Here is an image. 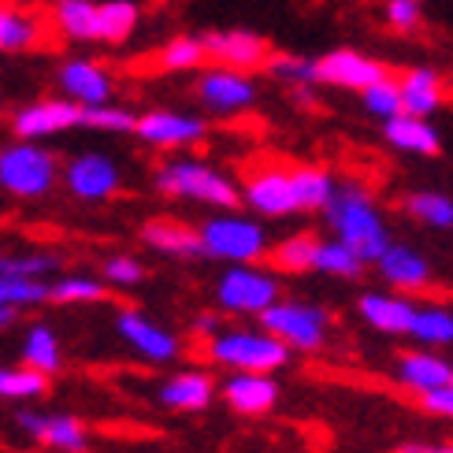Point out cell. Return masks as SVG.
Returning a JSON list of instances; mask_svg holds the SVG:
<instances>
[{
  "instance_id": "1",
  "label": "cell",
  "mask_w": 453,
  "mask_h": 453,
  "mask_svg": "<svg viewBox=\"0 0 453 453\" xmlns=\"http://www.w3.org/2000/svg\"><path fill=\"white\" fill-rule=\"evenodd\" d=\"M324 209H327V219L334 226L338 242H346L365 264L375 260L390 245L387 223L361 186H334V194L327 197Z\"/></svg>"
},
{
  "instance_id": "2",
  "label": "cell",
  "mask_w": 453,
  "mask_h": 453,
  "mask_svg": "<svg viewBox=\"0 0 453 453\" xmlns=\"http://www.w3.org/2000/svg\"><path fill=\"white\" fill-rule=\"evenodd\" d=\"M157 186L172 197H190V201H204V204H216V209H234L242 201L238 186L219 175L216 167L209 164H197V160H175V164H164L157 172Z\"/></svg>"
},
{
  "instance_id": "3",
  "label": "cell",
  "mask_w": 453,
  "mask_h": 453,
  "mask_svg": "<svg viewBox=\"0 0 453 453\" xmlns=\"http://www.w3.org/2000/svg\"><path fill=\"white\" fill-rule=\"evenodd\" d=\"M209 357L216 365L238 372H272L290 361V346H282L268 331H216L209 342Z\"/></svg>"
},
{
  "instance_id": "4",
  "label": "cell",
  "mask_w": 453,
  "mask_h": 453,
  "mask_svg": "<svg viewBox=\"0 0 453 453\" xmlns=\"http://www.w3.org/2000/svg\"><path fill=\"white\" fill-rule=\"evenodd\" d=\"M56 182V157L34 142L8 145L0 153V190L15 197H42Z\"/></svg>"
},
{
  "instance_id": "5",
  "label": "cell",
  "mask_w": 453,
  "mask_h": 453,
  "mask_svg": "<svg viewBox=\"0 0 453 453\" xmlns=\"http://www.w3.org/2000/svg\"><path fill=\"white\" fill-rule=\"evenodd\" d=\"M201 238V253L219 257V260H234V264H253L268 253V234L264 226L242 216H216L197 231Z\"/></svg>"
},
{
  "instance_id": "6",
  "label": "cell",
  "mask_w": 453,
  "mask_h": 453,
  "mask_svg": "<svg viewBox=\"0 0 453 453\" xmlns=\"http://www.w3.org/2000/svg\"><path fill=\"white\" fill-rule=\"evenodd\" d=\"M260 319H264V331L275 334L290 349H316L327 338V312L305 305V301H272L260 312Z\"/></svg>"
},
{
  "instance_id": "7",
  "label": "cell",
  "mask_w": 453,
  "mask_h": 453,
  "mask_svg": "<svg viewBox=\"0 0 453 453\" xmlns=\"http://www.w3.org/2000/svg\"><path fill=\"white\" fill-rule=\"evenodd\" d=\"M216 297H219V305L231 309V312L260 316L272 301H279V282L268 272L250 268V264H238V268H231L219 279Z\"/></svg>"
},
{
  "instance_id": "8",
  "label": "cell",
  "mask_w": 453,
  "mask_h": 453,
  "mask_svg": "<svg viewBox=\"0 0 453 453\" xmlns=\"http://www.w3.org/2000/svg\"><path fill=\"white\" fill-rule=\"evenodd\" d=\"M201 45H204V56H209V60H216L219 67H231V71H260L272 56V45L250 30L204 34Z\"/></svg>"
},
{
  "instance_id": "9",
  "label": "cell",
  "mask_w": 453,
  "mask_h": 453,
  "mask_svg": "<svg viewBox=\"0 0 453 453\" xmlns=\"http://www.w3.org/2000/svg\"><path fill=\"white\" fill-rule=\"evenodd\" d=\"M387 67L380 60H368V56L353 52V49H338L327 52L324 60H316V82L324 86H342V89H365L372 82L387 79Z\"/></svg>"
},
{
  "instance_id": "10",
  "label": "cell",
  "mask_w": 453,
  "mask_h": 453,
  "mask_svg": "<svg viewBox=\"0 0 453 453\" xmlns=\"http://www.w3.org/2000/svg\"><path fill=\"white\" fill-rule=\"evenodd\" d=\"M67 190L82 201H104L119 190V167L101 153H82L67 164Z\"/></svg>"
},
{
  "instance_id": "11",
  "label": "cell",
  "mask_w": 453,
  "mask_h": 453,
  "mask_svg": "<svg viewBox=\"0 0 453 453\" xmlns=\"http://www.w3.org/2000/svg\"><path fill=\"white\" fill-rule=\"evenodd\" d=\"M79 116H82V104H74L71 97L67 101H37V104H27L23 111H15L12 127L23 142H37V138L79 127Z\"/></svg>"
},
{
  "instance_id": "12",
  "label": "cell",
  "mask_w": 453,
  "mask_h": 453,
  "mask_svg": "<svg viewBox=\"0 0 453 453\" xmlns=\"http://www.w3.org/2000/svg\"><path fill=\"white\" fill-rule=\"evenodd\" d=\"M245 201L250 209L260 216H290L297 212V197H294V182L290 172L282 167H264V172H253L245 179Z\"/></svg>"
},
{
  "instance_id": "13",
  "label": "cell",
  "mask_w": 453,
  "mask_h": 453,
  "mask_svg": "<svg viewBox=\"0 0 453 453\" xmlns=\"http://www.w3.org/2000/svg\"><path fill=\"white\" fill-rule=\"evenodd\" d=\"M134 134L157 149H179L201 142L204 123L194 116H179V111H149V116L134 119Z\"/></svg>"
},
{
  "instance_id": "14",
  "label": "cell",
  "mask_w": 453,
  "mask_h": 453,
  "mask_svg": "<svg viewBox=\"0 0 453 453\" xmlns=\"http://www.w3.org/2000/svg\"><path fill=\"white\" fill-rule=\"evenodd\" d=\"M116 327H119V334L127 338V342L145 357V361L167 365V361H175V357H179V338H175L172 331L157 327L153 319H145V316H142V312H134V309L119 312Z\"/></svg>"
},
{
  "instance_id": "15",
  "label": "cell",
  "mask_w": 453,
  "mask_h": 453,
  "mask_svg": "<svg viewBox=\"0 0 453 453\" xmlns=\"http://www.w3.org/2000/svg\"><path fill=\"white\" fill-rule=\"evenodd\" d=\"M19 427L60 453H86V446H89L86 427L74 417H64V412H23Z\"/></svg>"
},
{
  "instance_id": "16",
  "label": "cell",
  "mask_w": 453,
  "mask_h": 453,
  "mask_svg": "<svg viewBox=\"0 0 453 453\" xmlns=\"http://www.w3.org/2000/svg\"><path fill=\"white\" fill-rule=\"evenodd\" d=\"M197 97L212 111H238V108L253 104L257 89H253L250 79H245V71L216 67V71H209V74H201L197 79Z\"/></svg>"
},
{
  "instance_id": "17",
  "label": "cell",
  "mask_w": 453,
  "mask_h": 453,
  "mask_svg": "<svg viewBox=\"0 0 453 453\" xmlns=\"http://www.w3.org/2000/svg\"><path fill=\"white\" fill-rule=\"evenodd\" d=\"M223 398L231 402V409L245 412V417H260V412H268L275 405L279 387L268 380V372H238L226 380Z\"/></svg>"
},
{
  "instance_id": "18",
  "label": "cell",
  "mask_w": 453,
  "mask_h": 453,
  "mask_svg": "<svg viewBox=\"0 0 453 453\" xmlns=\"http://www.w3.org/2000/svg\"><path fill=\"white\" fill-rule=\"evenodd\" d=\"M375 264H380L383 279L390 282V287H398V290H424L431 282V264L417 250H409V245H394L390 242L387 250L375 257Z\"/></svg>"
},
{
  "instance_id": "19",
  "label": "cell",
  "mask_w": 453,
  "mask_h": 453,
  "mask_svg": "<svg viewBox=\"0 0 453 453\" xmlns=\"http://www.w3.org/2000/svg\"><path fill=\"white\" fill-rule=\"evenodd\" d=\"M60 89L74 104H104L111 97V79L108 71L89 64V60H71L60 67Z\"/></svg>"
},
{
  "instance_id": "20",
  "label": "cell",
  "mask_w": 453,
  "mask_h": 453,
  "mask_svg": "<svg viewBox=\"0 0 453 453\" xmlns=\"http://www.w3.org/2000/svg\"><path fill=\"white\" fill-rule=\"evenodd\" d=\"M387 142L402 153H424L435 157L439 153V130L431 127L424 116H409V111H398V116L387 119Z\"/></svg>"
},
{
  "instance_id": "21",
  "label": "cell",
  "mask_w": 453,
  "mask_h": 453,
  "mask_svg": "<svg viewBox=\"0 0 453 453\" xmlns=\"http://www.w3.org/2000/svg\"><path fill=\"white\" fill-rule=\"evenodd\" d=\"M412 312H417V305L405 297H390V294H365L361 297V316L375 331H387V334H409Z\"/></svg>"
},
{
  "instance_id": "22",
  "label": "cell",
  "mask_w": 453,
  "mask_h": 453,
  "mask_svg": "<svg viewBox=\"0 0 453 453\" xmlns=\"http://www.w3.org/2000/svg\"><path fill=\"white\" fill-rule=\"evenodd\" d=\"M398 93H402V111H409V116H431L442 104V82L427 67L405 71L398 82Z\"/></svg>"
},
{
  "instance_id": "23",
  "label": "cell",
  "mask_w": 453,
  "mask_h": 453,
  "mask_svg": "<svg viewBox=\"0 0 453 453\" xmlns=\"http://www.w3.org/2000/svg\"><path fill=\"white\" fill-rule=\"evenodd\" d=\"M142 238L145 245H153L160 253H172V257H201V238L197 231H190L186 223L179 219H149L142 226Z\"/></svg>"
},
{
  "instance_id": "24",
  "label": "cell",
  "mask_w": 453,
  "mask_h": 453,
  "mask_svg": "<svg viewBox=\"0 0 453 453\" xmlns=\"http://www.w3.org/2000/svg\"><path fill=\"white\" fill-rule=\"evenodd\" d=\"M212 394H216V387H212V380L204 372H182V375H175V380H167L160 387V402L167 409L197 412V409H204L212 402Z\"/></svg>"
},
{
  "instance_id": "25",
  "label": "cell",
  "mask_w": 453,
  "mask_h": 453,
  "mask_svg": "<svg viewBox=\"0 0 453 453\" xmlns=\"http://www.w3.org/2000/svg\"><path fill=\"white\" fill-rule=\"evenodd\" d=\"M449 375H453V368L435 353H405L398 361V380L405 387H412V390H420V394L446 387Z\"/></svg>"
},
{
  "instance_id": "26",
  "label": "cell",
  "mask_w": 453,
  "mask_h": 453,
  "mask_svg": "<svg viewBox=\"0 0 453 453\" xmlns=\"http://www.w3.org/2000/svg\"><path fill=\"white\" fill-rule=\"evenodd\" d=\"M45 27L37 15L19 12V8H0V52H19V49H34L45 42Z\"/></svg>"
},
{
  "instance_id": "27",
  "label": "cell",
  "mask_w": 453,
  "mask_h": 453,
  "mask_svg": "<svg viewBox=\"0 0 453 453\" xmlns=\"http://www.w3.org/2000/svg\"><path fill=\"white\" fill-rule=\"evenodd\" d=\"M52 30L71 42H97V4L93 0H56Z\"/></svg>"
},
{
  "instance_id": "28",
  "label": "cell",
  "mask_w": 453,
  "mask_h": 453,
  "mask_svg": "<svg viewBox=\"0 0 453 453\" xmlns=\"http://www.w3.org/2000/svg\"><path fill=\"white\" fill-rule=\"evenodd\" d=\"M134 27H138V4H130V0H104V4H97V42L119 45L134 34Z\"/></svg>"
},
{
  "instance_id": "29",
  "label": "cell",
  "mask_w": 453,
  "mask_h": 453,
  "mask_svg": "<svg viewBox=\"0 0 453 453\" xmlns=\"http://www.w3.org/2000/svg\"><path fill=\"white\" fill-rule=\"evenodd\" d=\"M312 272L338 275V279H357L365 272V260L357 257L346 242H316L312 253Z\"/></svg>"
},
{
  "instance_id": "30",
  "label": "cell",
  "mask_w": 453,
  "mask_h": 453,
  "mask_svg": "<svg viewBox=\"0 0 453 453\" xmlns=\"http://www.w3.org/2000/svg\"><path fill=\"white\" fill-rule=\"evenodd\" d=\"M42 301H49V282L45 279L0 272V305L23 309V305H42Z\"/></svg>"
},
{
  "instance_id": "31",
  "label": "cell",
  "mask_w": 453,
  "mask_h": 453,
  "mask_svg": "<svg viewBox=\"0 0 453 453\" xmlns=\"http://www.w3.org/2000/svg\"><path fill=\"white\" fill-rule=\"evenodd\" d=\"M290 182H294L297 209H324L327 197L334 194L331 175L319 172V167H297V172H290Z\"/></svg>"
},
{
  "instance_id": "32",
  "label": "cell",
  "mask_w": 453,
  "mask_h": 453,
  "mask_svg": "<svg viewBox=\"0 0 453 453\" xmlns=\"http://www.w3.org/2000/svg\"><path fill=\"white\" fill-rule=\"evenodd\" d=\"M23 361L30 368H37L42 375H52L60 372V342H56V334L49 327H30L27 331V342H23Z\"/></svg>"
},
{
  "instance_id": "33",
  "label": "cell",
  "mask_w": 453,
  "mask_h": 453,
  "mask_svg": "<svg viewBox=\"0 0 453 453\" xmlns=\"http://www.w3.org/2000/svg\"><path fill=\"white\" fill-rule=\"evenodd\" d=\"M409 334L420 338L424 346H449L453 342V316L446 309H417L412 312V324H409Z\"/></svg>"
},
{
  "instance_id": "34",
  "label": "cell",
  "mask_w": 453,
  "mask_h": 453,
  "mask_svg": "<svg viewBox=\"0 0 453 453\" xmlns=\"http://www.w3.org/2000/svg\"><path fill=\"white\" fill-rule=\"evenodd\" d=\"M49 390V375H42L37 368H4L0 365V398H42Z\"/></svg>"
},
{
  "instance_id": "35",
  "label": "cell",
  "mask_w": 453,
  "mask_h": 453,
  "mask_svg": "<svg viewBox=\"0 0 453 453\" xmlns=\"http://www.w3.org/2000/svg\"><path fill=\"white\" fill-rule=\"evenodd\" d=\"M405 212L412 219L427 223V226H453V201L442 197V194H431V190L409 194L405 197Z\"/></svg>"
},
{
  "instance_id": "36",
  "label": "cell",
  "mask_w": 453,
  "mask_h": 453,
  "mask_svg": "<svg viewBox=\"0 0 453 453\" xmlns=\"http://www.w3.org/2000/svg\"><path fill=\"white\" fill-rule=\"evenodd\" d=\"M204 60H209V56H204L201 37H175V42H167L157 52L160 71H190V67H201Z\"/></svg>"
},
{
  "instance_id": "37",
  "label": "cell",
  "mask_w": 453,
  "mask_h": 453,
  "mask_svg": "<svg viewBox=\"0 0 453 453\" xmlns=\"http://www.w3.org/2000/svg\"><path fill=\"white\" fill-rule=\"evenodd\" d=\"M49 297L60 305H74V301H101L104 297V282L89 279V275H64L49 282Z\"/></svg>"
},
{
  "instance_id": "38",
  "label": "cell",
  "mask_w": 453,
  "mask_h": 453,
  "mask_svg": "<svg viewBox=\"0 0 453 453\" xmlns=\"http://www.w3.org/2000/svg\"><path fill=\"white\" fill-rule=\"evenodd\" d=\"M264 71L275 74V79H282V82H290V86L316 82V64L305 60V56H294V52H272L268 64H264Z\"/></svg>"
},
{
  "instance_id": "39",
  "label": "cell",
  "mask_w": 453,
  "mask_h": 453,
  "mask_svg": "<svg viewBox=\"0 0 453 453\" xmlns=\"http://www.w3.org/2000/svg\"><path fill=\"white\" fill-rule=\"evenodd\" d=\"M134 119L127 108H111L108 101L104 104H82V116H79V127H93V130H111V134H127L134 130Z\"/></svg>"
},
{
  "instance_id": "40",
  "label": "cell",
  "mask_w": 453,
  "mask_h": 453,
  "mask_svg": "<svg viewBox=\"0 0 453 453\" xmlns=\"http://www.w3.org/2000/svg\"><path fill=\"white\" fill-rule=\"evenodd\" d=\"M312 253H316V238L312 234H294L272 253V264L282 272H309L312 268Z\"/></svg>"
},
{
  "instance_id": "41",
  "label": "cell",
  "mask_w": 453,
  "mask_h": 453,
  "mask_svg": "<svg viewBox=\"0 0 453 453\" xmlns=\"http://www.w3.org/2000/svg\"><path fill=\"white\" fill-rule=\"evenodd\" d=\"M365 93V108L372 111V116H380V119H390V116H398L402 111V93H398V82L390 79H380V82H372L361 89Z\"/></svg>"
},
{
  "instance_id": "42",
  "label": "cell",
  "mask_w": 453,
  "mask_h": 453,
  "mask_svg": "<svg viewBox=\"0 0 453 453\" xmlns=\"http://www.w3.org/2000/svg\"><path fill=\"white\" fill-rule=\"evenodd\" d=\"M60 268L56 257L45 253H30V257H0V272H15V275H34V279H45Z\"/></svg>"
},
{
  "instance_id": "43",
  "label": "cell",
  "mask_w": 453,
  "mask_h": 453,
  "mask_svg": "<svg viewBox=\"0 0 453 453\" xmlns=\"http://www.w3.org/2000/svg\"><path fill=\"white\" fill-rule=\"evenodd\" d=\"M104 279L116 282V287H138L145 279V268L134 257H111V260H104Z\"/></svg>"
},
{
  "instance_id": "44",
  "label": "cell",
  "mask_w": 453,
  "mask_h": 453,
  "mask_svg": "<svg viewBox=\"0 0 453 453\" xmlns=\"http://www.w3.org/2000/svg\"><path fill=\"white\" fill-rule=\"evenodd\" d=\"M387 23L394 30H417L420 27V0H387Z\"/></svg>"
},
{
  "instance_id": "45",
  "label": "cell",
  "mask_w": 453,
  "mask_h": 453,
  "mask_svg": "<svg viewBox=\"0 0 453 453\" xmlns=\"http://www.w3.org/2000/svg\"><path fill=\"white\" fill-rule=\"evenodd\" d=\"M424 405H427L431 412H439V417H449V420H453V387L446 383V387H439V390H427V394H424Z\"/></svg>"
},
{
  "instance_id": "46",
  "label": "cell",
  "mask_w": 453,
  "mask_h": 453,
  "mask_svg": "<svg viewBox=\"0 0 453 453\" xmlns=\"http://www.w3.org/2000/svg\"><path fill=\"white\" fill-rule=\"evenodd\" d=\"M398 453H453V446H424V442H405Z\"/></svg>"
},
{
  "instance_id": "47",
  "label": "cell",
  "mask_w": 453,
  "mask_h": 453,
  "mask_svg": "<svg viewBox=\"0 0 453 453\" xmlns=\"http://www.w3.org/2000/svg\"><path fill=\"white\" fill-rule=\"evenodd\" d=\"M194 331H197V334H209V338H212V334L219 331V319H216V316H197Z\"/></svg>"
},
{
  "instance_id": "48",
  "label": "cell",
  "mask_w": 453,
  "mask_h": 453,
  "mask_svg": "<svg viewBox=\"0 0 453 453\" xmlns=\"http://www.w3.org/2000/svg\"><path fill=\"white\" fill-rule=\"evenodd\" d=\"M15 324V309L12 305H0V327H12Z\"/></svg>"
}]
</instances>
